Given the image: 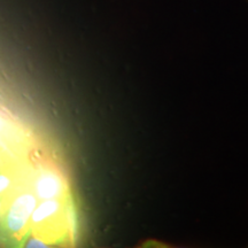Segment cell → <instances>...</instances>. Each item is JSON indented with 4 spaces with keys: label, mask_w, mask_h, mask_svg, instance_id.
<instances>
[{
    "label": "cell",
    "mask_w": 248,
    "mask_h": 248,
    "mask_svg": "<svg viewBox=\"0 0 248 248\" xmlns=\"http://www.w3.org/2000/svg\"><path fill=\"white\" fill-rule=\"evenodd\" d=\"M162 243L157 240H147L142 243V247H167V245H161Z\"/></svg>",
    "instance_id": "obj_8"
},
{
    "label": "cell",
    "mask_w": 248,
    "mask_h": 248,
    "mask_svg": "<svg viewBox=\"0 0 248 248\" xmlns=\"http://www.w3.org/2000/svg\"><path fill=\"white\" fill-rule=\"evenodd\" d=\"M32 171L33 168H31L27 159L17 160L16 162L0 169V194L15 192L29 184Z\"/></svg>",
    "instance_id": "obj_5"
},
{
    "label": "cell",
    "mask_w": 248,
    "mask_h": 248,
    "mask_svg": "<svg viewBox=\"0 0 248 248\" xmlns=\"http://www.w3.org/2000/svg\"><path fill=\"white\" fill-rule=\"evenodd\" d=\"M0 146L17 157H26L29 147L26 133L2 114H0Z\"/></svg>",
    "instance_id": "obj_4"
},
{
    "label": "cell",
    "mask_w": 248,
    "mask_h": 248,
    "mask_svg": "<svg viewBox=\"0 0 248 248\" xmlns=\"http://www.w3.org/2000/svg\"><path fill=\"white\" fill-rule=\"evenodd\" d=\"M21 159H26V157H17L13 155L12 153H9L7 150L2 148L0 146V169L5 168V167L9 166V164L16 162L17 160Z\"/></svg>",
    "instance_id": "obj_6"
},
{
    "label": "cell",
    "mask_w": 248,
    "mask_h": 248,
    "mask_svg": "<svg viewBox=\"0 0 248 248\" xmlns=\"http://www.w3.org/2000/svg\"><path fill=\"white\" fill-rule=\"evenodd\" d=\"M31 187L39 201L71 198L69 185L63 173L51 164H40L33 169Z\"/></svg>",
    "instance_id": "obj_3"
},
{
    "label": "cell",
    "mask_w": 248,
    "mask_h": 248,
    "mask_svg": "<svg viewBox=\"0 0 248 248\" xmlns=\"http://www.w3.org/2000/svg\"><path fill=\"white\" fill-rule=\"evenodd\" d=\"M17 191L9 192V193H5V194H0V219H1V217L4 216L5 212L8 208L9 203H11L12 199H13L14 194L16 193Z\"/></svg>",
    "instance_id": "obj_7"
},
{
    "label": "cell",
    "mask_w": 248,
    "mask_h": 248,
    "mask_svg": "<svg viewBox=\"0 0 248 248\" xmlns=\"http://www.w3.org/2000/svg\"><path fill=\"white\" fill-rule=\"evenodd\" d=\"M75 235L73 197L39 201L22 247H52L71 244Z\"/></svg>",
    "instance_id": "obj_1"
},
{
    "label": "cell",
    "mask_w": 248,
    "mask_h": 248,
    "mask_svg": "<svg viewBox=\"0 0 248 248\" xmlns=\"http://www.w3.org/2000/svg\"><path fill=\"white\" fill-rule=\"evenodd\" d=\"M39 200L29 184L22 186L9 203L7 210L0 219V241L15 247H22L30 231L33 210Z\"/></svg>",
    "instance_id": "obj_2"
}]
</instances>
